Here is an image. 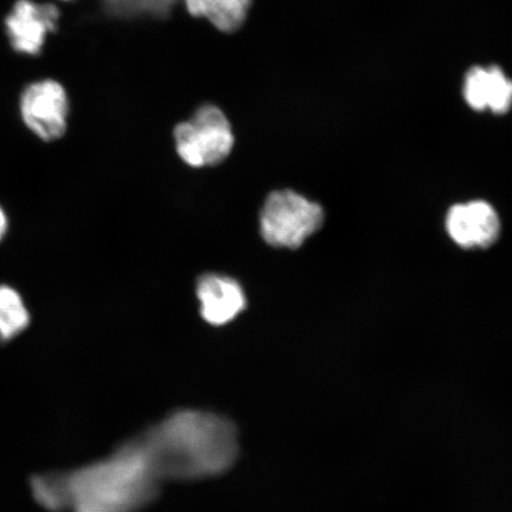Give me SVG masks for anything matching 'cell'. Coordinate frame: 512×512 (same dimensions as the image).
<instances>
[{
  "instance_id": "7",
  "label": "cell",
  "mask_w": 512,
  "mask_h": 512,
  "mask_svg": "<svg viewBox=\"0 0 512 512\" xmlns=\"http://www.w3.org/2000/svg\"><path fill=\"white\" fill-rule=\"evenodd\" d=\"M446 229L463 248H489L501 234V221L494 207L484 201L457 204L448 211Z\"/></svg>"
},
{
  "instance_id": "10",
  "label": "cell",
  "mask_w": 512,
  "mask_h": 512,
  "mask_svg": "<svg viewBox=\"0 0 512 512\" xmlns=\"http://www.w3.org/2000/svg\"><path fill=\"white\" fill-rule=\"evenodd\" d=\"M189 15L204 18L224 34H234L247 21L253 0H183Z\"/></svg>"
},
{
  "instance_id": "1",
  "label": "cell",
  "mask_w": 512,
  "mask_h": 512,
  "mask_svg": "<svg viewBox=\"0 0 512 512\" xmlns=\"http://www.w3.org/2000/svg\"><path fill=\"white\" fill-rule=\"evenodd\" d=\"M162 484L132 440L110 457L72 472L32 479L36 501L50 511L137 512Z\"/></svg>"
},
{
  "instance_id": "6",
  "label": "cell",
  "mask_w": 512,
  "mask_h": 512,
  "mask_svg": "<svg viewBox=\"0 0 512 512\" xmlns=\"http://www.w3.org/2000/svg\"><path fill=\"white\" fill-rule=\"evenodd\" d=\"M59 19L60 11L53 4L18 0L5 19L12 48L22 54H40L48 34L56 31Z\"/></svg>"
},
{
  "instance_id": "12",
  "label": "cell",
  "mask_w": 512,
  "mask_h": 512,
  "mask_svg": "<svg viewBox=\"0 0 512 512\" xmlns=\"http://www.w3.org/2000/svg\"><path fill=\"white\" fill-rule=\"evenodd\" d=\"M106 9L120 17L153 16L170 14L176 0H105Z\"/></svg>"
},
{
  "instance_id": "2",
  "label": "cell",
  "mask_w": 512,
  "mask_h": 512,
  "mask_svg": "<svg viewBox=\"0 0 512 512\" xmlns=\"http://www.w3.org/2000/svg\"><path fill=\"white\" fill-rule=\"evenodd\" d=\"M160 482L222 475L239 453L238 431L222 416L179 411L131 439Z\"/></svg>"
},
{
  "instance_id": "3",
  "label": "cell",
  "mask_w": 512,
  "mask_h": 512,
  "mask_svg": "<svg viewBox=\"0 0 512 512\" xmlns=\"http://www.w3.org/2000/svg\"><path fill=\"white\" fill-rule=\"evenodd\" d=\"M324 210L292 190L273 191L260 213V233L268 245L297 249L322 228Z\"/></svg>"
},
{
  "instance_id": "11",
  "label": "cell",
  "mask_w": 512,
  "mask_h": 512,
  "mask_svg": "<svg viewBox=\"0 0 512 512\" xmlns=\"http://www.w3.org/2000/svg\"><path fill=\"white\" fill-rule=\"evenodd\" d=\"M29 324V311L19 293L9 286H0V341H11Z\"/></svg>"
},
{
  "instance_id": "5",
  "label": "cell",
  "mask_w": 512,
  "mask_h": 512,
  "mask_svg": "<svg viewBox=\"0 0 512 512\" xmlns=\"http://www.w3.org/2000/svg\"><path fill=\"white\" fill-rule=\"evenodd\" d=\"M21 113L24 124L44 142L62 138L68 127L66 89L54 80L31 83L22 93Z\"/></svg>"
},
{
  "instance_id": "8",
  "label": "cell",
  "mask_w": 512,
  "mask_h": 512,
  "mask_svg": "<svg viewBox=\"0 0 512 512\" xmlns=\"http://www.w3.org/2000/svg\"><path fill=\"white\" fill-rule=\"evenodd\" d=\"M196 293L201 304V316L211 325L232 322L247 306L241 285L227 275H203L198 280Z\"/></svg>"
},
{
  "instance_id": "13",
  "label": "cell",
  "mask_w": 512,
  "mask_h": 512,
  "mask_svg": "<svg viewBox=\"0 0 512 512\" xmlns=\"http://www.w3.org/2000/svg\"><path fill=\"white\" fill-rule=\"evenodd\" d=\"M6 229H8V220H6V215L3 209L0 208V240L4 238Z\"/></svg>"
},
{
  "instance_id": "9",
  "label": "cell",
  "mask_w": 512,
  "mask_h": 512,
  "mask_svg": "<svg viewBox=\"0 0 512 512\" xmlns=\"http://www.w3.org/2000/svg\"><path fill=\"white\" fill-rule=\"evenodd\" d=\"M464 98L478 112L508 113L512 107V81L497 66L472 68L465 78Z\"/></svg>"
},
{
  "instance_id": "4",
  "label": "cell",
  "mask_w": 512,
  "mask_h": 512,
  "mask_svg": "<svg viewBox=\"0 0 512 512\" xmlns=\"http://www.w3.org/2000/svg\"><path fill=\"white\" fill-rule=\"evenodd\" d=\"M176 151L192 168H206L224 162L232 152L235 137L232 125L221 108L206 104L174 130Z\"/></svg>"
}]
</instances>
